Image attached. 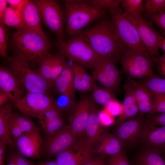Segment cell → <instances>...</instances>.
<instances>
[{
    "label": "cell",
    "instance_id": "1",
    "mask_svg": "<svg viewBox=\"0 0 165 165\" xmlns=\"http://www.w3.org/2000/svg\"><path fill=\"white\" fill-rule=\"evenodd\" d=\"M99 56L116 65L126 49L119 38L112 20L102 19L80 33Z\"/></svg>",
    "mask_w": 165,
    "mask_h": 165
},
{
    "label": "cell",
    "instance_id": "2",
    "mask_svg": "<svg viewBox=\"0 0 165 165\" xmlns=\"http://www.w3.org/2000/svg\"><path fill=\"white\" fill-rule=\"evenodd\" d=\"M10 47L13 56L36 68L52 45L45 33L34 31L17 30L11 33Z\"/></svg>",
    "mask_w": 165,
    "mask_h": 165
},
{
    "label": "cell",
    "instance_id": "3",
    "mask_svg": "<svg viewBox=\"0 0 165 165\" xmlns=\"http://www.w3.org/2000/svg\"><path fill=\"white\" fill-rule=\"evenodd\" d=\"M66 31L70 38L79 34L93 21L105 16L106 10L97 9L87 3V0H65Z\"/></svg>",
    "mask_w": 165,
    "mask_h": 165
},
{
    "label": "cell",
    "instance_id": "4",
    "mask_svg": "<svg viewBox=\"0 0 165 165\" xmlns=\"http://www.w3.org/2000/svg\"><path fill=\"white\" fill-rule=\"evenodd\" d=\"M53 46L58 47L71 62H75L85 69L94 68L98 55L80 34L68 40L57 41Z\"/></svg>",
    "mask_w": 165,
    "mask_h": 165
},
{
    "label": "cell",
    "instance_id": "5",
    "mask_svg": "<svg viewBox=\"0 0 165 165\" xmlns=\"http://www.w3.org/2000/svg\"><path fill=\"white\" fill-rule=\"evenodd\" d=\"M10 69L18 79L28 92L48 94L54 82L41 76L38 70L14 57L8 59Z\"/></svg>",
    "mask_w": 165,
    "mask_h": 165
},
{
    "label": "cell",
    "instance_id": "6",
    "mask_svg": "<svg viewBox=\"0 0 165 165\" xmlns=\"http://www.w3.org/2000/svg\"><path fill=\"white\" fill-rule=\"evenodd\" d=\"M123 72L128 80L155 76L153 59L149 54L126 48L120 60Z\"/></svg>",
    "mask_w": 165,
    "mask_h": 165
},
{
    "label": "cell",
    "instance_id": "7",
    "mask_svg": "<svg viewBox=\"0 0 165 165\" xmlns=\"http://www.w3.org/2000/svg\"><path fill=\"white\" fill-rule=\"evenodd\" d=\"M109 11L116 34L126 48L149 54L143 44L136 27L122 9L119 7Z\"/></svg>",
    "mask_w": 165,
    "mask_h": 165
},
{
    "label": "cell",
    "instance_id": "8",
    "mask_svg": "<svg viewBox=\"0 0 165 165\" xmlns=\"http://www.w3.org/2000/svg\"><path fill=\"white\" fill-rule=\"evenodd\" d=\"M33 1L39 10L44 24L56 35L57 41L64 40V15L59 4L54 0Z\"/></svg>",
    "mask_w": 165,
    "mask_h": 165
},
{
    "label": "cell",
    "instance_id": "9",
    "mask_svg": "<svg viewBox=\"0 0 165 165\" xmlns=\"http://www.w3.org/2000/svg\"><path fill=\"white\" fill-rule=\"evenodd\" d=\"M94 80L114 94L118 89L121 80V73L117 65L109 60L98 57L93 68Z\"/></svg>",
    "mask_w": 165,
    "mask_h": 165
},
{
    "label": "cell",
    "instance_id": "10",
    "mask_svg": "<svg viewBox=\"0 0 165 165\" xmlns=\"http://www.w3.org/2000/svg\"><path fill=\"white\" fill-rule=\"evenodd\" d=\"M15 105L22 114L37 119L46 110L56 105V100L47 94L28 92Z\"/></svg>",
    "mask_w": 165,
    "mask_h": 165
},
{
    "label": "cell",
    "instance_id": "11",
    "mask_svg": "<svg viewBox=\"0 0 165 165\" xmlns=\"http://www.w3.org/2000/svg\"><path fill=\"white\" fill-rule=\"evenodd\" d=\"M127 17L136 27L143 44L155 61L160 56L158 43L161 36L154 28L151 22L142 15L136 17Z\"/></svg>",
    "mask_w": 165,
    "mask_h": 165
},
{
    "label": "cell",
    "instance_id": "12",
    "mask_svg": "<svg viewBox=\"0 0 165 165\" xmlns=\"http://www.w3.org/2000/svg\"><path fill=\"white\" fill-rule=\"evenodd\" d=\"M79 138L68 125H64L56 134L47 136L43 142L44 154L50 158L56 156L70 147Z\"/></svg>",
    "mask_w": 165,
    "mask_h": 165
},
{
    "label": "cell",
    "instance_id": "13",
    "mask_svg": "<svg viewBox=\"0 0 165 165\" xmlns=\"http://www.w3.org/2000/svg\"><path fill=\"white\" fill-rule=\"evenodd\" d=\"M93 102L90 97L82 96L72 108L71 112L68 117V125L79 137L84 135Z\"/></svg>",
    "mask_w": 165,
    "mask_h": 165
},
{
    "label": "cell",
    "instance_id": "14",
    "mask_svg": "<svg viewBox=\"0 0 165 165\" xmlns=\"http://www.w3.org/2000/svg\"><path fill=\"white\" fill-rule=\"evenodd\" d=\"M94 154L86 146L81 137L70 147L57 154L55 161L57 165H82Z\"/></svg>",
    "mask_w": 165,
    "mask_h": 165
},
{
    "label": "cell",
    "instance_id": "15",
    "mask_svg": "<svg viewBox=\"0 0 165 165\" xmlns=\"http://www.w3.org/2000/svg\"><path fill=\"white\" fill-rule=\"evenodd\" d=\"M138 140L145 149L165 154V126L158 127L144 121Z\"/></svg>",
    "mask_w": 165,
    "mask_h": 165
},
{
    "label": "cell",
    "instance_id": "16",
    "mask_svg": "<svg viewBox=\"0 0 165 165\" xmlns=\"http://www.w3.org/2000/svg\"><path fill=\"white\" fill-rule=\"evenodd\" d=\"M40 130L39 128L13 139L16 151L26 157L33 159L39 158L43 152V145Z\"/></svg>",
    "mask_w": 165,
    "mask_h": 165
},
{
    "label": "cell",
    "instance_id": "17",
    "mask_svg": "<svg viewBox=\"0 0 165 165\" xmlns=\"http://www.w3.org/2000/svg\"><path fill=\"white\" fill-rule=\"evenodd\" d=\"M144 122L143 114L140 112L135 117L117 126L114 134L123 147L132 145L138 140Z\"/></svg>",
    "mask_w": 165,
    "mask_h": 165
},
{
    "label": "cell",
    "instance_id": "18",
    "mask_svg": "<svg viewBox=\"0 0 165 165\" xmlns=\"http://www.w3.org/2000/svg\"><path fill=\"white\" fill-rule=\"evenodd\" d=\"M65 57L60 50L54 54L48 52L41 60L38 72L45 79L54 82L68 64Z\"/></svg>",
    "mask_w": 165,
    "mask_h": 165
},
{
    "label": "cell",
    "instance_id": "19",
    "mask_svg": "<svg viewBox=\"0 0 165 165\" xmlns=\"http://www.w3.org/2000/svg\"><path fill=\"white\" fill-rule=\"evenodd\" d=\"M0 88L15 104L26 95V88L18 79L10 69L2 65L0 67Z\"/></svg>",
    "mask_w": 165,
    "mask_h": 165
},
{
    "label": "cell",
    "instance_id": "20",
    "mask_svg": "<svg viewBox=\"0 0 165 165\" xmlns=\"http://www.w3.org/2000/svg\"><path fill=\"white\" fill-rule=\"evenodd\" d=\"M98 113L97 106L93 101L90 114L84 133L83 135L81 137L86 147L92 150L105 133Z\"/></svg>",
    "mask_w": 165,
    "mask_h": 165
},
{
    "label": "cell",
    "instance_id": "21",
    "mask_svg": "<svg viewBox=\"0 0 165 165\" xmlns=\"http://www.w3.org/2000/svg\"><path fill=\"white\" fill-rule=\"evenodd\" d=\"M123 146L114 134L105 132L92 149L94 154L104 156L114 155L122 149Z\"/></svg>",
    "mask_w": 165,
    "mask_h": 165
},
{
    "label": "cell",
    "instance_id": "22",
    "mask_svg": "<svg viewBox=\"0 0 165 165\" xmlns=\"http://www.w3.org/2000/svg\"><path fill=\"white\" fill-rule=\"evenodd\" d=\"M70 66L73 74V84L76 91L82 93L92 91L96 82L85 69L78 64L71 62Z\"/></svg>",
    "mask_w": 165,
    "mask_h": 165
},
{
    "label": "cell",
    "instance_id": "23",
    "mask_svg": "<svg viewBox=\"0 0 165 165\" xmlns=\"http://www.w3.org/2000/svg\"><path fill=\"white\" fill-rule=\"evenodd\" d=\"M123 87L133 88L134 95L140 112L143 114L148 113L150 114L154 106L151 91L144 86L134 84L129 80L124 85Z\"/></svg>",
    "mask_w": 165,
    "mask_h": 165
},
{
    "label": "cell",
    "instance_id": "24",
    "mask_svg": "<svg viewBox=\"0 0 165 165\" xmlns=\"http://www.w3.org/2000/svg\"><path fill=\"white\" fill-rule=\"evenodd\" d=\"M22 14L24 23L23 29L45 33L42 26V19L39 10L33 0H27Z\"/></svg>",
    "mask_w": 165,
    "mask_h": 165
},
{
    "label": "cell",
    "instance_id": "25",
    "mask_svg": "<svg viewBox=\"0 0 165 165\" xmlns=\"http://www.w3.org/2000/svg\"><path fill=\"white\" fill-rule=\"evenodd\" d=\"M13 106L9 103H6L0 107V141L15 149L13 139L10 133L9 124L13 114Z\"/></svg>",
    "mask_w": 165,
    "mask_h": 165
},
{
    "label": "cell",
    "instance_id": "26",
    "mask_svg": "<svg viewBox=\"0 0 165 165\" xmlns=\"http://www.w3.org/2000/svg\"><path fill=\"white\" fill-rule=\"evenodd\" d=\"M57 90L60 94L68 96L75 99V90L71 68L68 64L54 81Z\"/></svg>",
    "mask_w": 165,
    "mask_h": 165
},
{
    "label": "cell",
    "instance_id": "27",
    "mask_svg": "<svg viewBox=\"0 0 165 165\" xmlns=\"http://www.w3.org/2000/svg\"><path fill=\"white\" fill-rule=\"evenodd\" d=\"M123 88L126 90V92L122 104V112L118 119L117 126L136 117L139 111L133 88L132 87Z\"/></svg>",
    "mask_w": 165,
    "mask_h": 165
},
{
    "label": "cell",
    "instance_id": "28",
    "mask_svg": "<svg viewBox=\"0 0 165 165\" xmlns=\"http://www.w3.org/2000/svg\"><path fill=\"white\" fill-rule=\"evenodd\" d=\"M130 81L134 84L144 86L151 92L165 93V79L154 76L140 79L138 81Z\"/></svg>",
    "mask_w": 165,
    "mask_h": 165
},
{
    "label": "cell",
    "instance_id": "29",
    "mask_svg": "<svg viewBox=\"0 0 165 165\" xmlns=\"http://www.w3.org/2000/svg\"><path fill=\"white\" fill-rule=\"evenodd\" d=\"M137 165H165V161L159 153L145 149L138 156Z\"/></svg>",
    "mask_w": 165,
    "mask_h": 165
},
{
    "label": "cell",
    "instance_id": "30",
    "mask_svg": "<svg viewBox=\"0 0 165 165\" xmlns=\"http://www.w3.org/2000/svg\"><path fill=\"white\" fill-rule=\"evenodd\" d=\"M92 91L93 101L100 105L105 106L112 101L116 99L113 93L96 82Z\"/></svg>",
    "mask_w": 165,
    "mask_h": 165
},
{
    "label": "cell",
    "instance_id": "31",
    "mask_svg": "<svg viewBox=\"0 0 165 165\" xmlns=\"http://www.w3.org/2000/svg\"><path fill=\"white\" fill-rule=\"evenodd\" d=\"M3 23L6 26L21 30L24 29V23L21 13L10 6L7 8Z\"/></svg>",
    "mask_w": 165,
    "mask_h": 165
},
{
    "label": "cell",
    "instance_id": "32",
    "mask_svg": "<svg viewBox=\"0 0 165 165\" xmlns=\"http://www.w3.org/2000/svg\"><path fill=\"white\" fill-rule=\"evenodd\" d=\"M142 0H122L121 3L125 15L127 17H136L144 12Z\"/></svg>",
    "mask_w": 165,
    "mask_h": 165
},
{
    "label": "cell",
    "instance_id": "33",
    "mask_svg": "<svg viewBox=\"0 0 165 165\" xmlns=\"http://www.w3.org/2000/svg\"><path fill=\"white\" fill-rule=\"evenodd\" d=\"M11 119L16 123L24 134L39 128L30 118L23 114L13 113Z\"/></svg>",
    "mask_w": 165,
    "mask_h": 165
},
{
    "label": "cell",
    "instance_id": "34",
    "mask_svg": "<svg viewBox=\"0 0 165 165\" xmlns=\"http://www.w3.org/2000/svg\"><path fill=\"white\" fill-rule=\"evenodd\" d=\"M144 3L145 16H149L165 10V0H145Z\"/></svg>",
    "mask_w": 165,
    "mask_h": 165
},
{
    "label": "cell",
    "instance_id": "35",
    "mask_svg": "<svg viewBox=\"0 0 165 165\" xmlns=\"http://www.w3.org/2000/svg\"><path fill=\"white\" fill-rule=\"evenodd\" d=\"M61 116V111L54 105L45 111L37 119L42 127Z\"/></svg>",
    "mask_w": 165,
    "mask_h": 165
},
{
    "label": "cell",
    "instance_id": "36",
    "mask_svg": "<svg viewBox=\"0 0 165 165\" xmlns=\"http://www.w3.org/2000/svg\"><path fill=\"white\" fill-rule=\"evenodd\" d=\"M120 0H87V3L100 9H115L119 6Z\"/></svg>",
    "mask_w": 165,
    "mask_h": 165
},
{
    "label": "cell",
    "instance_id": "37",
    "mask_svg": "<svg viewBox=\"0 0 165 165\" xmlns=\"http://www.w3.org/2000/svg\"><path fill=\"white\" fill-rule=\"evenodd\" d=\"M64 125L63 119L61 116L41 127L47 136H51L60 130Z\"/></svg>",
    "mask_w": 165,
    "mask_h": 165
},
{
    "label": "cell",
    "instance_id": "38",
    "mask_svg": "<svg viewBox=\"0 0 165 165\" xmlns=\"http://www.w3.org/2000/svg\"><path fill=\"white\" fill-rule=\"evenodd\" d=\"M8 35L6 26L0 23V54L3 58H9L7 52Z\"/></svg>",
    "mask_w": 165,
    "mask_h": 165
},
{
    "label": "cell",
    "instance_id": "39",
    "mask_svg": "<svg viewBox=\"0 0 165 165\" xmlns=\"http://www.w3.org/2000/svg\"><path fill=\"white\" fill-rule=\"evenodd\" d=\"M151 92L152 96L154 106L149 116L157 112L165 113V93Z\"/></svg>",
    "mask_w": 165,
    "mask_h": 165
},
{
    "label": "cell",
    "instance_id": "40",
    "mask_svg": "<svg viewBox=\"0 0 165 165\" xmlns=\"http://www.w3.org/2000/svg\"><path fill=\"white\" fill-rule=\"evenodd\" d=\"M106 165H130L125 153L121 149L117 153L108 156Z\"/></svg>",
    "mask_w": 165,
    "mask_h": 165
},
{
    "label": "cell",
    "instance_id": "41",
    "mask_svg": "<svg viewBox=\"0 0 165 165\" xmlns=\"http://www.w3.org/2000/svg\"><path fill=\"white\" fill-rule=\"evenodd\" d=\"M75 100L66 95L60 94L56 100V105L61 111L72 108L75 103Z\"/></svg>",
    "mask_w": 165,
    "mask_h": 165
},
{
    "label": "cell",
    "instance_id": "42",
    "mask_svg": "<svg viewBox=\"0 0 165 165\" xmlns=\"http://www.w3.org/2000/svg\"><path fill=\"white\" fill-rule=\"evenodd\" d=\"M148 18L158 27L162 33L165 35V10L154 14Z\"/></svg>",
    "mask_w": 165,
    "mask_h": 165
},
{
    "label": "cell",
    "instance_id": "43",
    "mask_svg": "<svg viewBox=\"0 0 165 165\" xmlns=\"http://www.w3.org/2000/svg\"><path fill=\"white\" fill-rule=\"evenodd\" d=\"M104 109L114 117L118 115L119 116L122 112V104L116 99L114 100L105 106Z\"/></svg>",
    "mask_w": 165,
    "mask_h": 165
},
{
    "label": "cell",
    "instance_id": "44",
    "mask_svg": "<svg viewBox=\"0 0 165 165\" xmlns=\"http://www.w3.org/2000/svg\"><path fill=\"white\" fill-rule=\"evenodd\" d=\"M98 115L102 125L110 126L113 124L115 122L114 117L104 109L99 112Z\"/></svg>",
    "mask_w": 165,
    "mask_h": 165
},
{
    "label": "cell",
    "instance_id": "45",
    "mask_svg": "<svg viewBox=\"0 0 165 165\" xmlns=\"http://www.w3.org/2000/svg\"><path fill=\"white\" fill-rule=\"evenodd\" d=\"M10 134L13 139H17L24 134L16 123L11 118L9 124Z\"/></svg>",
    "mask_w": 165,
    "mask_h": 165
},
{
    "label": "cell",
    "instance_id": "46",
    "mask_svg": "<svg viewBox=\"0 0 165 165\" xmlns=\"http://www.w3.org/2000/svg\"><path fill=\"white\" fill-rule=\"evenodd\" d=\"M11 155L15 160L17 165H35L33 162L27 159L19 152L15 151Z\"/></svg>",
    "mask_w": 165,
    "mask_h": 165
},
{
    "label": "cell",
    "instance_id": "47",
    "mask_svg": "<svg viewBox=\"0 0 165 165\" xmlns=\"http://www.w3.org/2000/svg\"><path fill=\"white\" fill-rule=\"evenodd\" d=\"M147 120L149 123L155 126H165V113L155 116H150Z\"/></svg>",
    "mask_w": 165,
    "mask_h": 165
},
{
    "label": "cell",
    "instance_id": "48",
    "mask_svg": "<svg viewBox=\"0 0 165 165\" xmlns=\"http://www.w3.org/2000/svg\"><path fill=\"white\" fill-rule=\"evenodd\" d=\"M7 1L10 7L22 14L27 0H7Z\"/></svg>",
    "mask_w": 165,
    "mask_h": 165
},
{
    "label": "cell",
    "instance_id": "49",
    "mask_svg": "<svg viewBox=\"0 0 165 165\" xmlns=\"http://www.w3.org/2000/svg\"><path fill=\"white\" fill-rule=\"evenodd\" d=\"M82 165H106L105 156H94Z\"/></svg>",
    "mask_w": 165,
    "mask_h": 165
},
{
    "label": "cell",
    "instance_id": "50",
    "mask_svg": "<svg viewBox=\"0 0 165 165\" xmlns=\"http://www.w3.org/2000/svg\"><path fill=\"white\" fill-rule=\"evenodd\" d=\"M158 65V70L162 75L165 73V53L155 60Z\"/></svg>",
    "mask_w": 165,
    "mask_h": 165
},
{
    "label": "cell",
    "instance_id": "51",
    "mask_svg": "<svg viewBox=\"0 0 165 165\" xmlns=\"http://www.w3.org/2000/svg\"><path fill=\"white\" fill-rule=\"evenodd\" d=\"M8 4L7 0H0V23L3 22Z\"/></svg>",
    "mask_w": 165,
    "mask_h": 165
},
{
    "label": "cell",
    "instance_id": "52",
    "mask_svg": "<svg viewBox=\"0 0 165 165\" xmlns=\"http://www.w3.org/2000/svg\"><path fill=\"white\" fill-rule=\"evenodd\" d=\"M7 145L4 142L0 141V165H6L5 152Z\"/></svg>",
    "mask_w": 165,
    "mask_h": 165
},
{
    "label": "cell",
    "instance_id": "53",
    "mask_svg": "<svg viewBox=\"0 0 165 165\" xmlns=\"http://www.w3.org/2000/svg\"><path fill=\"white\" fill-rule=\"evenodd\" d=\"M10 99L8 95L1 89L0 90V107L6 103Z\"/></svg>",
    "mask_w": 165,
    "mask_h": 165
},
{
    "label": "cell",
    "instance_id": "54",
    "mask_svg": "<svg viewBox=\"0 0 165 165\" xmlns=\"http://www.w3.org/2000/svg\"><path fill=\"white\" fill-rule=\"evenodd\" d=\"M6 165H17L11 154L9 155L7 158Z\"/></svg>",
    "mask_w": 165,
    "mask_h": 165
},
{
    "label": "cell",
    "instance_id": "55",
    "mask_svg": "<svg viewBox=\"0 0 165 165\" xmlns=\"http://www.w3.org/2000/svg\"><path fill=\"white\" fill-rule=\"evenodd\" d=\"M158 47L159 49H160L165 53V38L162 36L160 37L159 41Z\"/></svg>",
    "mask_w": 165,
    "mask_h": 165
},
{
    "label": "cell",
    "instance_id": "56",
    "mask_svg": "<svg viewBox=\"0 0 165 165\" xmlns=\"http://www.w3.org/2000/svg\"><path fill=\"white\" fill-rule=\"evenodd\" d=\"M35 165H57L55 160L49 161L46 162H40Z\"/></svg>",
    "mask_w": 165,
    "mask_h": 165
}]
</instances>
